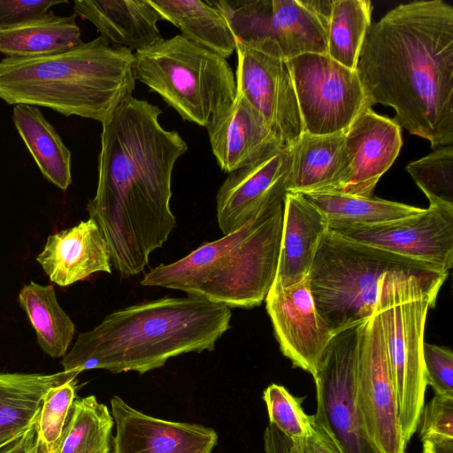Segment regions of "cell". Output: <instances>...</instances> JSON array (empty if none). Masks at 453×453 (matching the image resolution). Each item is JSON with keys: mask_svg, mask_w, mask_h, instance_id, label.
I'll return each instance as SVG.
<instances>
[{"mask_svg": "<svg viewBox=\"0 0 453 453\" xmlns=\"http://www.w3.org/2000/svg\"><path fill=\"white\" fill-rule=\"evenodd\" d=\"M161 110L133 96L102 123L98 182L87 205L121 275L142 273L176 224L170 208L172 175L188 144L165 129Z\"/></svg>", "mask_w": 453, "mask_h": 453, "instance_id": "obj_1", "label": "cell"}, {"mask_svg": "<svg viewBox=\"0 0 453 453\" xmlns=\"http://www.w3.org/2000/svg\"><path fill=\"white\" fill-rule=\"evenodd\" d=\"M357 73L367 103L432 147L453 142V7L442 0L402 4L371 26Z\"/></svg>", "mask_w": 453, "mask_h": 453, "instance_id": "obj_2", "label": "cell"}, {"mask_svg": "<svg viewBox=\"0 0 453 453\" xmlns=\"http://www.w3.org/2000/svg\"><path fill=\"white\" fill-rule=\"evenodd\" d=\"M230 308L196 297H164L116 311L79 334L64 371L104 369L141 374L168 359L211 351L230 326Z\"/></svg>", "mask_w": 453, "mask_h": 453, "instance_id": "obj_3", "label": "cell"}, {"mask_svg": "<svg viewBox=\"0 0 453 453\" xmlns=\"http://www.w3.org/2000/svg\"><path fill=\"white\" fill-rule=\"evenodd\" d=\"M134 55L99 36L65 51L0 61V99L103 123L132 96Z\"/></svg>", "mask_w": 453, "mask_h": 453, "instance_id": "obj_4", "label": "cell"}, {"mask_svg": "<svg viewBox=\"0 0 453 453\" xmlns=\"http://www.w3.org/2000/svg\"><path fill=\"white\" fill-rule=\"evenodd\" d=\"M284 202L180 260L150 269L141 284L180 290L229 308L259 305L276 276Z\"/></svg>", "mask_w": 453, "mask_h": 453, "instance_id": "obj_5", "label": "cell"}, {"mask_svg": "<svg viewBox=\"0 0 453 453\" xmlns=\"http://www.w3.org/2000/svg\"><path fill=\"white\" fill-rule=\"evenodd\" d=\"M403 273L443 284L448 273L413 259L342 238L322 236L308 280L319 314L333 335L373 314L384 276Z\"/></svg>", "mask_w": 453, "mask_h": 453, "instance_id": "obj_6", "label": "cell"}, {"mask_svg": "<svg viewBox=\"0 0 453 453\" xmlns=\"http://www.w3.org/2000/svg\"><path fill=\"white\" fill-rule=\"evenodd\" d=\"M441 285L403 273H387L380 284L374 311L380 320L399 424L407 444L425 406V324Z\"/></svg>", "mask_w": 453, "mask_h": 453, "instance_id": "obj_7", "label": "cell"}, {"mask_svg": "<svg viewBox=\"0 0 453 453\" xmlns=\"http://www.w3.org/2000/svg\"><path fill=\"white\" fill-rule=\"evenodd\" d=\"M135 80L148 86L189 122L207 127L236 96L226 58L180 35L135 51Z\"/></svg>", "mask_w": 453, "mask_h": 453, "instance_id": "obj_8", "label": "cell"}, {"mask_svg": "<svg viewBox=\"0 0 453 453\" xmlns=\"http://www.w3.org/2000/svg\"><path fill=\"white\" fill-rule=\"evenodd\" d=\"M209 2L221 12L236 42L256 51L284 60L326 54V30L310 0Z\"/></svg>", "mask_w": 453, "mask_h": 453, "instance_id": "obj_9", "label": "cell"}, {"mask_svg": "<svg viewBox=\"0 0 453 453\" xmlns=\"http://www.w3.org/2000/svg\"><path fill=\"white\" fill-rule=\"evenodd\" d=\"M360 325L333 335L313 376L317 398L313 418L341 453H379L366 433L357 401Z\"/></svg>", "mask_w": 453, "mask_h": 453, "instance_id": "obj_10", "label": "cell"}, {"mask_svg": "<svg viewBox=\"0 0 453 453\" xmlns=\"http://www.w3.org/2000/svg\"><path fill=\"white\" fill-rule=\"evenodd\" d=\"M303 133L343 134L366 108H372L356 70L326 54L305 53L288 60Z\"/></svg>", "mask_w": 453, "mask_h": 453, "instance_id": "obj_11", "label": "cell"}, {"mask_svg": "<svg viewBox=\"0 0 453 453\" xmlns=\"http://www.w3.org/2000/svg\"><path fill=\"white\" fill-rule=\"evenodd\" d=\"M356 395L366 433L379 453H405L397 404L380 320L372 316L360 325Z\"/></svg>", "mask_w": 453, "mask_h": 453, "instance_id": "obj_12", "label": "cell"}, {"mask_svg": "<svg viewBox=\"0 0 453 453\" xmlns=\"http://www.w3.org/2000/svg\"><path fill=\"white\" fill-rule=\"evenodd\" d=\"M349 241L427 264L448 273L453 265V208L431 206L399 219L369 226H330Z\"/></svg>", "mask_w": 453, "mask_h": 453, "instance_id": "obj_13", "label": "cell"}, {"mask_svg": "<svg viewBox=\"0 0 453 453\" xmlns=\"http://www.w3.org/2000/svg\"><path fill=\"white\" fill-rule=\"evenodd\" d=\"M236 94L243 96L289 147L303 134L288 60L273 58L236 42Z\"/></svg>", "mask_w": 453, "mask_h": 453, "instance_id": "obj_14", "label": "cell"}, {"mask_svg": "<svg viewBox=\"0 0 453 453\" xmlns=\"http://www.w3.org/2000/svg\"><path fill=\"white\" fill-rule=\"evenodd\" d=\"M265 301L281 352L313 377L333 334L316 309L308 277L289 288L274 279Z\"/></svg>", "mask_w": 453, "mask_h": 453, "instance_id": "obj_15", "label": "cell"}, {"mask_svg": "<svg viewBox=\"0 0 453 453\" xmlns=\"http://www.w3.org/2000/svg\"><path fill=\"white\" fill-rule=\"evenodd\" d=\"M291 162L290 149L284 147L229 173L216 196L217 220L224 235L285 201Z\"/></svg>", "mask_w": 453, "mask_h": 453, "instance_id": "obj_16", "label": "cell"}, {"mask_svg": "<svg viewBox=\"0 0 453 453\" xmlns=\"http://www.w3.org/2000/svg\"><path fill=\"white\" fill-rule=\"evenodd\" d=\"M111 413L116 425L111 453H212L218 443L211 427L149 416L117 395Z\"/></svg>", "mask_w": 453, "mask_h": 453, "instance_id": "obj_17", "label": "cell"}, {"mask_svg": "<svg viewBox=\"0 0 453 453\" xmlns=\"http://www.w3.org/2000/svg\"><path fill=\"white\" fill-rule=\"evenodd\" d=\"M344 144L349 158L348 173L334 192L370 197L400 152L401 127L393 119L366 108L344 133Z\"/></svg>", "mask_w": 453, "mask_h": 453, "instance_id": "obj_18", "label": "cell"}, {"mask_svg": "<svg viewBox=\"0 0 453 453\" xmlns=\"http://www.w3.org/2000/svg\"><path fill=\"white\" fill-rule=\"evenodd\" d=\"M212 153L226 173L234 172L286 146L241 95L207 126Z\"/></svg>", "mask_w": 453, "mask_h": 453, "instance_id": "obj_19", "label": "cell"}, {"mask_svg": "<svg viewBox=\"0 0 453 453\" xmlns=\"http://www.w3.org/2000/svg\"><path fill=\"white\" fill-rule=\"evenodd\" d=\"M37 262L56 284L66 287L98 272L111 273L107 242L92 219L50 235Z\"/></svg>", "mask_w": 453, "mask_h": 453, "instance_id": "obj_20", "label": "cell"}, {"mask_svg": "<svg viewBox=\"0 0 453 453\" xmlns=\"http://www.w3.org/2000/svg\"><path fill=\"white\" fill-rule=\"evenodd\" d=\"M73 10L115 47L138 51L162 39L163 19L150 0H76Z\"/></svg>", "mask_w": 453, "mask_h": 453, "instance_id": "obj_21", "label": "cell"}, {"mask_svg": "<svg viewBox=\"0 0 453 453\" xmlns=\"http://www.w3.org/2000/svg\"><path fill=\"white\" fill-rule=\"evenodd\" d=\"M327 230V219L312 203L301 194L287 193L275 276L282 287H292L308 277Z\"/></svg>", "mask_w": 453, "mask_h": 453, "instance_id": "obj_22", "label": "cell"}, {"mask_svg": "<svg viewBox=\"0 0 453 453\" xmlns=\"http://www.w3.org/2000/svg\"><path fill=\"white\" fill-rule=\"evenodd\" d=\"M289 149L292 162L288 193L334 192L343 183L349 168L344 133H303Z\"/></svg>", "mask_w": 453, "mask_h": 453, "instance_id": "obj_23", "label": "cell"}, {"mask_svg": "<svg viewBox=\"0 0 453 453\" xmlns=\"http://www.w3.org/2000/svg\"><path fill=\"white\" fill-rule=\"evenodd\" d=\"M80 374L0 372V441L23 435L38 420L42 399L51 388Z\"/></svg>", "mask_w": 453, "mask_h": 453, "instance_id": "obj_24", "label": "cell"}, {"mask_svg": "<svg viewBox=\"0 0 453 453\" xmlns=\"http://www.w3.org/2000/svg\"><path fill=\"white\" fill-rule=\"evenodd\" d=\"M165 19L178 27L181 36L224 58L236 49V40L221 12L209 1L150 0Z\"/></svg>", "mask_w": 453, "mask_h": 453, "instance_id": "obj_25", "label": "cell"}, {"mask_svg": "<svg viewBox=\"0 0 453 453\" xmlns=\"http://www.w3.org/2000/svg\"><path fill=\"white\" fill-rule=\"evenodd\" d=\"M12 119L43 177L60 189H67L72 183V153L58 131L33 105H14Z\"/></svg>", "mask_w": 453, "mask_h": 453, "instance_id": "obj_26", "label": "cell"}, {"mask_svg": "<svg viewBox=\"0 0 453 453\" xmlns=\"http://www.w3.org/2000/svg\"><path fill=\"white\" fill-rule=\"evenodd\" d=\"M82 42L75 13L58 16L50 11L40 19L0 30V52L7 58L53 55Z\"/></svg>", "mask_w": 453, "mask_h": 453, "instance_id": "obj_27", "label": "cell"}, {"mask_svg": "<svg viewBox=\"0 0 453 453\" xmlns=\"http://www.w3.org/2000/svg\"><path fill=\"white\" fill-rule=\"evenodd\" d=\"M19 301L36 333L41 349L51 357H64L75 326L59 305L54 288L31 281L20 290Z\"/></svg>", "mask_w": 453, "mask_h": 453, "instance_id": "obj_28", "label": "cell"}, {"mask_svg": "<svg viewBox=\"0 0 453 453\" xmlns=\"http://www.w3.org/2000/svg\"><path fill=\"white\" fill-rule=\"evenodd\" d=\"M327 219L330 226H369L399 219L422 208L378 197H363L338 192L303 195Z\"/></svg>", "mask_w": 453, "mask_h": 453, "instance_id": "obj_29", "label": "cell"}, {"mask_svg": "<svg viewBox=\"0 0 453 453\" xmlns=\"http://www.w3.org/2000/svg\"><path fill=\"white\" fill-rule=\"evenodd\" d=\"M114 420L95 395L73 401L55 453H111Z\"/></svg>", "mask_w": 453, "mask_h": 453, "instance_id": "obj_30", "label": "cell"}, {"mask_svg": "<svg viewBox=\"0 0 453 453\" xmlns=\"http://www.w3.org/2000/svg\"><path fill=\"white\" fill-rule=\"evenodd\" d=\"M369 0H333L326 27V55L356 70L361 47L370 28Z\"/></svg>", "mask_w": 453, "mask_h": 453, "instance_id": "obj_31", "label": "cell"}, {"mask_svg": "<svg viewBox=\"0 0 453 453\" xmlns=\"http://www.w3.org/2000/svg\"><path fill=\"white\" fill-rule=\"evenodd\" d=\"M431 206L453 208V146L439 148L406 166Z\"/></svg>", "mask_w": 453, "mask_h": 453, "instance_id": "obj_32", "label": "cell"}, {"mask_svg": "<svg viewBox=\"0 0 453 453\" xmlns=\"http://www.w3.org/2000/svg\"><path fill=\"white\" fill-rule=\"evenodd\" d=\"M77 388V377L50 388L44 395L36 423L41 453H55L67 422Z\"/></svg>", "mask_w": 453, "mask_h": 453, "instance_id": "obj_33", "label": "cell"}, {"mask_svg": "<svg viewBox=\"0 0 453 453\" xmlns=\"http://www.w3.org/2000/svg\"><path fill=\"white\" fill-rule=\"evenodd\" d=\"M270 424L294 441L302 440L311 429V415L302 409L303 398L290 394L286 388L271 384L263 393Z\"/></svg>", "mask_w": 453, "mask_h": 453, "instance_id": "obj_34", "label": "cell"}, {"mask_svg": "<svg viewBox=\"0 0 453 453\" xmlns=\"http://www.w3.org/2000/svg\"><path fill=\"white\" fill-rule=\"evenodd\" d=\"M423 362L426 385L434 394L453 396V353L445 346L424 342Z\"/></svg>", "mask_w": 453, "mask_h": 453, "instance_id": "obj_35", "label": "cell"}, {"mask_svg": "<svg viewBox=\"0 0 453 453\" xmlns=\"http://www.w3.org/2000/svg\"><path fill=\"white\" fill-rule=\"evenodd\" d=\"M419 425L422 441L434 437L453 438V396L434 394L423 407Z\"/></svg>", "mask_w": 453, "mask_h": 453, "instance_id": "obj_36", "label": "cell"}, {"mask_svg": "<svg viewBox=\"0 0 453 453\" xmlns=\"http://www.w3.org/2000/svg\"><path fill=\"white\" fill-rule=\"evenodd\" d=\"M66 3L65 0H0V30L40 19L54 5Z\"/></svg>", "mask_w": 453, "mask_h": 453, "instance_id": "obj_37", "label": "cell"}, {"mask_svg": "<svg viewBox=\"0 0 453 453\" xmlns=\"http://www.w3.org/2000/svg\"><path fill=\"white\" fill-rule=\"evenodd\" d=\"M294 443L299 453H341L313 415L311 416V429L307 435Z\"/></svg>", "mask_w": 453, "mask_h": 453, "instance_id": "obj_38", "label": "cell"}, {"mask_svg": "<svg viewBox=\"0 0 453 453\" xmlns=\"http://www.w3.org/2000/svg\"><path fill=\"white\" fill-rule=\"evenodd\" d=\"M265 453H299L294 441L270 424L264 432Z\"/></svg>", "mask_w": 453, "mask_h": 453, "instance_id": "obj_39", "label": "cell"}, {"mask_svg": "<svg viewBox=\"0 0 453 453\" xmlns=\"http://www.w3.org/2000/svg\"><path fill=\"white\" fill-rule=\"evenodd\" d=\"M4 453H41L36 440V424Z\"/></svg>", "mask_w": 453, "mask_h": 453, "instance_id": "obj_40", "label": "cell"}, {"mask_svg": "<svg viewBox=\"0 0 453 453\" xmlns=\"http://www.w3.org/2000/svg\"><path fill=\"white\" fill-rule=\"evenodd\" d=\"M431 453H453V438L434 437L422 441Z\"/></svg>", "mask_w": 453, "mask_h": 453, "instance_id": "obj_41", "label": "cell"}, {"mask_svg": "<svg viewBox=\"0 0 453 453\" xmlns=\"http://www.w3.org/2000/svg\"><path fill=\"white\" fill-rule=\"evenodd\" d=\"M23 435L15 437V438L7 440V441H0V453H4L9 448H11L15 442H17Z\"/></svg>", "mask_w": 453, "mask_h": 453, "instance_id": "obj_42", "label": "cell"}, {"mask_svg": "<svg viewBox=\"0 0 453 453\" xmlns=\"http://www.w3.org/2000/svg\"><path fill=\"white\" fill-rule=\"evenodd\" d=\"M423 453H431V450L425 444H423Z\"/></svg>", "mask_w": 453, "mask_h": 453, "instance_id": "obj_43", "label": "cell"}]
</instances>
